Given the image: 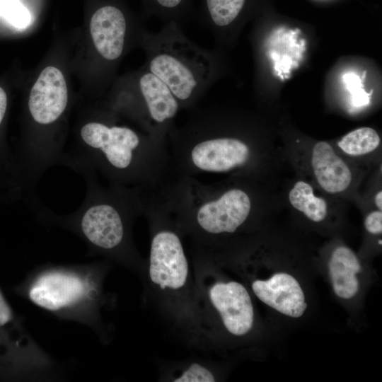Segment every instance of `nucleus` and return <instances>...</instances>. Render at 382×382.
I'll use <instances>...</instances> for the list:
<instances>
[{"label": "nucleus", "instance_id": "1", "mask_svg": "<svg viewBox=\"0 0 382 382\" xmlns=\"http://www.w3.org/2000/svg\"><path fill=\"white\" fill-rule=\"evenodd\" d=\"M141 46L144 66L168 86L180 108L193 106L220 75L219 54L190 40L175 21L165 23L157 33L147 30Z\"/></svg>", "mask_w": 382, "mask_h": 382}, {"label": "nucleus", "instance_id": "2", "mask_svg": "<svg viewBox=\"0 0 382 382\" xmlns=\"http://www.w3.org/2000/svg\"><path fill=\"white\" fill-rule=\"evenodd\" d=\"M78 173L86 185L81 205L67 215L39 205L37 218L74 231L95 250L108 254L128 250L129 225L137 208L134 194L121 185L103 187L90 170Z\"/></svg>", "mask_w": 382, "mask_h": 382}, {"label": "nucleus", "instance_id": "3", "mask_svg": "<svg viewBox=\"0 0 382 382\" xmlns=\"http://www.w3.org/2000/svg\"><path fill=\"white\" fill-rule=\"evenodd\" d=\"M158 138L111 120H88L80 126L74 145L64 150L61 165L100 173L115 185L135 183L141 177L144 150Z\"/></svg>", "mask_w": 382, "mask_h": 382}, {"label": "nucleus", "instance_id": "4", "mask_svg": "<svg viewBox=\"0 0 382 382\" xmlns=\"http://www.w3.org/2000/svg\"><path fill=\"white\" fill-rule=\"evenodd\" d=\"M151 296L178 324L198 330L195 282L178 234L170 228L153 235L146 270Z\"/></svg>", "mask_w": 382, "mask_h": 382}, {"label": "nucleus", "instance_id": "5", "mask_svg": "<svg viewBox=\"0 0 382 382\" xmlns=\"http://www.w3.org/2000/svg\"><path fill=\"white\" fill-rule=\"evenodd\" d=\"M196 308L198 328L217 318L229 334L242 337L254 324V308L247 289L236 281L214 280L207 267L197 271Z\"/></svg>", "mask_w": 382, "mask_h": 382}, {"label": "nucleus", "instance_id": "6", "mask_svg": "<svg viewBox=\"0 0 382 382\" xmlns=\"http://www.w3.org/2000/svg\"><path fill=\"white\" fill-rule=\"evenodd\" d=\"M173 133L178 140L191 146L192 163L201 170L227 172L243 166L250 157V149L244 141L219 134L209 108L196 112Z\"/></svg>", "mask_w": 382, "mask_h": 382}, {"label": "nucleus", "instance_id": "7", "mask_svg": "<svg viewBox=\"0 0 382 382\" xmlns=\"http://www.w3.org/2000/svg\"><path fill=\"white\" fill-rule=\"evenodd\" d=\"M89 30L96 50L110 64L122 57L131 40L141 45L147 31L141 24H131L128 14L114 4H105L93 13Z\"/></svg>", "mask_w": 382, "mask_h": 382}, {"label": "nucleus", "instance_id": "8", "mask_svg": "<svg viewBox=\"0 0 382 382\" xmlns=\"http://www.w3.org/2000/svg\"><path fill=\"white\" fill-rule=\"evenodd\" d=\"M250 210L248 193L233 188L202 204L196 210L195 222L197 229L209 237L233 233L245 222Z\"/></svg>", "mask_w": 382, "mask_h": 382}, {"label": "nucleus", "instance_id": "9", "mask_svg": "<svg viewBox=\"0 0 382 382\" xmlns=\"http://www.w3.org/2000/svg\"><path fill=\"white\" fill-rule=\"evenodd\" d=\"M87 282L80 276L64 272L42 274L32 284L30 301L44 309L57 311L79 303L88 292Z\"/></svg>", "mask_w": 382, "mask_h": 382}, {"label": "nucleus", "instance_id": "10", "mask_svg": "<svg viewBox=\"0 0 382 382\" xmlns=\"http://www.w3.org/2000/svg\"><path fill=\"white\" fill-rule=\"evenodd\" d=\"M136 83L152 132L161 137L170 129L180 103L168 86L144 66L136 75Z\"/></svg>", "mask_w": 382, "mask_h": 382}, {"label": "nucleus", "instance_id": "11", "mask_svg": "<svg viewBox=\"0 0 382 382\" xmlns=\"http://www.w3.org/2000/svg\"><path fill=\"white\" fill-rule=\"evenodd\" d=\"M251 288L262 302L285 316L299 318L307 308L299 282L288 273H276L266 280L255 279Z\"/></svg>", "mask_w": 382, "mask_h": 382}, {"label": "nucleus", "instance_id": "12", "mask_svg": "<svg viewBox=\"0 0 382 382\" xmlns=\"http://www.w3.org/2000/svg\"><path fill=\"white\" fill-rule=\"evenodd\" d=\"M311 166L316 181L325 192L337 194L350 186L352 180L350 168L328 142L318 141L314 145Z\"/></svg>", "mask_w": 382, "mask_h": 382}, {"label": "nucleus", "instance_id": "13", "mask_svg": "<svg viewBox=\"0 0 382 382\" xmlns=\"http://www.w3.org/2000/svg\"><path fill=\"white\" fill-rule=\"evenodd\" d=\"M329 275L335 294L349 299L359 291L357 274L361 270L355 253L348 247L339 246L332 252L328 262Z\"/></svg>", "mask_w": 382, "mask_h": 382}, {"label": "nucleus", "instance_id": "14", "mask_svg": "<svg viewBox=\"0 0 382 382\" xmlns=\"http://www.w3.org/2000/svg\"><path fill=\"white\" fill-rule=\"evenodd\" d=\"M246 4L247 0H200L199 21L221 41L228 28L238 21Z\"/></svg>", "mask_w": 382, "mask_h": 382}, {"label": "nucleus", "instance_id": "15", "mask_svg": "<svg viewBox=\"0 0 382 382\" xmlns=\"http://www.w3.org/2000/svg\"><path fill=\"white\" fill-rule=\"evenodd\" d=\"M289 200L292 207L314 222L323 221L328 214V204L316 196L313 187L308 183L296 182L289 192Z\"/></svg>", "mask_w": 382, "mask_h": 382}, {"label": "nucleus", "instance_id": "16", "mask_svg": "<svg viewBox=\"0 0 382 382\" xmlns=\"http://www.w3.org/2000/svg\"><path fill=\"white\" fill-rule=\"evenodd\" d=\"M145 13L164 21L185 22L192 14L194 0H141Z\"/></svg>", "mask_w": 382, "mask_h": 382}, {"label": "nucleus", "instance_id": "17", "mask_svg": "<svg viewBox=\"0 0 382 382\" xmlns=\"http://www.w3.org/2000/svg\"><path fill=\"white\" fill-rule=\"evenodd\" d=\"M381 139L376 130L371 127H361L345 135L338 146L347 154L359 156L375 151Z\"/></svg>", "mask_w": 382, "mask_h": 382}, {"label": "nucleus", "instance_id": "18", "mask_svg": "<svg viewBox=\"0 0 382 382\" xmlns=\"http://www.w3.org/2000/svg\"><path fill=\"white\" fill-rule=\"evenodd\" d=\"M173 374L170 381L174 382H214L216 381L214 372L204 362L187 363Z\"/></svg>", "mask_w": 382, "mask_h": 382}, {"label": "nucleus", "instance_id": "19", "mask_svg": "<svg viewBox=\"0 0 382 382\" xmlns=\"http://www.w3.org/2000/svg\"><path fill=\"white\" fill-rule=\"evenodd\" d=\"M0 14H2L13 25L19 28H25L31 21L28 10L19 1L0 10Z\"/></svg>", "mask_w": 382, "mask_h": 382}, {"label": "nucleus", "instance_id": "20", "mask_svg": "<svg viewBox=\"0 0 382 382\" xmlns=\"http://www.w3.org/2000/svg\"><path fill=\"white\" fill-rule=\"evenodd\" d=\"M343 79L347 89L352 94L353 105L357 107L367 105L369 102V94L362 88L359 77L353 73H348Z\"/></svg>", "mask_w": 382, "mask_h": 382}, {"label": "nucleus", "instance_id": "21", "mask_svg": "<svg viewBox=\"0 0 382 382\" xmlns=\"http://www.w3.org/2000/svg\"><path fill=\"white\" fill-rule=\"evenodd\" d=\"M364 226L368 232L379 234L382 232V212L381 210L369 213L364 221Z\"/></svg>", "mask_w": 382, "mask_h": 382}, {"label": "nucleus", "instance_id": "22", "mask_svg": "<svg viewBox=\"0 0 382 382\" xmlns=\"http://www.w3.org/2000/svg\"><path fill=\"white\" fill-rule=\"evenodd\" d=\"M13 320L12 311L0 291V329L6 328Z\"/></svg>", "mask_w": 382, "mask_h": 382}, {"label": "nucleus", "instance_id": "23", "mask_svg": "<svg viewBox=\"0 0 382 382\" xmlns=\"http://www.w3.org/2000/svg\"><path fill=\"white\" fill-rule=\"evenodd\" d=\"M374 202L378 210L381 211L382 209V192L381 191H379L377 192L374 198Z\"/></svg>", "mask_w": 382, "mask_h": 382}, {"label": "nucleus", "instance_id": "24", "mask_svg": "<svg viewBox=\"0 0 382 382\" xmlns=\"http://www.w3.org/2000/svg\"><path fill=\"white\" fill-rule=\"evenodd\" d=\"M18 0H0V10Z\"/></svg>", "mask_w": 382, "mask_h": 382}, {"label": "nucleus", "instance_id": "25", "mask_svg": "<svg viewBox=\"0 0 382 382\" xmlns=\"http://www.w3.org/2000/svg\"><path fill=\"white\" fill-rule=\"evenodd\" d=\"M378 243H380L381 245V241H378Z\"/></svg>", "mask_w": 382, "mask_h": 382}]
</instances>
